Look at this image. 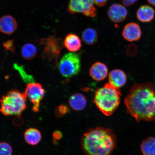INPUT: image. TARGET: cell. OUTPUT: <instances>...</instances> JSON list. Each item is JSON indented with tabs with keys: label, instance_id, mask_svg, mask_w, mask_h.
Instances as JSON below:
<instances>
[{
	"label": "cell",
	"instance_id": "1",
	"mask_svg": "<svg viewBox=\"0 0 155 155\" xmlns=\"http://www.w3.org/2000/svg\"><path fill=\"white\" fill-rule=\"evenodd\" d=\"M124 104L127 113L137 121L155 120V90L152 83L134 85L125 97Z\"/></svg>",
	"mask_w": 155,
	"mask_h": 155
},
{
	"label": "cell",
	"instance_id": "2",
	"mask_svg": "<svg viewBox=\"0 0 155 155\" xmlns=\"http://www.w3.org/2000/svg\"><path fill=\"white\" fill-rule=\"evenodd\" d=\"M117 144L116 136L111 129L97 127L85 133L82 148L86 155H111Z\"/></svg>",
	"mask_w": 155,
	"mask_h": 155
},
{
	"label": "cell",
	"instance_id": "3",
	"mask_svg": "<svg viewBox=\"0 0 155 155\" xmlns=\"http://www.w3.org/2000/svg\"><path fill=\"white\" fill-rule=\"evenodd\" d=\"M121 96L119 88L107 83L95 92L94 101L104 115L110 116L112 115L119 106Z\"/></svg>",
	"mask_w": 155,
	"mask_h": 155
},
{
	"label": "cell",
	"instance_id": "4",
	"mask_svg": "<svg viewBox=\"0 0 155 155\" xmlns=\"http://www.w3.org/2000/svg\"><path fill=\"white\" fill-rule=\"evenodd\" d=\"M27 97L25 92L9 91L1 99V111L5 116H19L26 107Z\"/></svg>",
	"mask_w": 155,
	"mask_h": 155
},
{
	"label": "cell",
	"instance_id": "5",
	"mask_svg": "<svg viewBox=\"0 0 155 155\" xmlns=\"http://www.w3.org/2000/svg\"><path fill=\"white\" fill-rule=\"evenodd\" d=\"M40 44L44 46L41 56L43 59H47L48 61H54L56 65L64 46V42L61 38L55 37L53 35L45 38H41Z\"/></svg>",
	"mask_w": 155,
	"mask_h": 155
},
{
	"label": "cell",
	"instance_id": "6",
	"mask_svg": "<svg viewBox=\"0 0 155 155\" xmlns=\"http://www.w3.org/2000/svg\"><path fill=\"white\" fill-rule=\"evenodd\" d=\"M81 64L80 58L78 54L68 53L62 58L58 64V68L63 76L70 78L79 73Z\"/></svg>",
	"mask_w": 155,
	"mask_h": 155
},
{
	"label": "cell",
	"instance_id": "7",
	"mask_svg": "<svg viewBox=\"0 0 155 155\" xmlns=\"http://www.w3.org/2000/svg\"><path fill=\"white\" fill-rule=\"evenodd\" d=\"M93 0H70L68 11L71 14L81 13L87 17H94L96 10Z\"/></svg>",
	"mask_w": 155,
	"mask_h": 155
},
{
	"label": "cell",
	"instance_id": "8",
	"mask_svg": "<svg viewBox=\"0 0 155 155\" xmlns=\"http://www.w3.org/2000/svg\"><path fill=\"white\" fill-rule=\"evenodd\" d=\"M45 90L39 83H32L27 85L25 94L33 104L32 111L37 112L39 110L40 101L43 98Z\"/></svg>",
	"mask_w": 155,
	"mask_h": 155
},
{
	"label": "cell",
	"instance_id": "9",
	"mask_svg": "<svg viewBox=\"0 0 155 155\" xmlns=\"http://www.w3.org/2000/svg\"><path fill=\"white\" fill-rule=\"evenodd\" d=\"M107 15L112 22L118 23L121 22L126 18L127 11L123 5L115 3L110 6L107 11Z\"/></svg>",
	"mask_w": 155,
	"mask_h": 155
},
{
	"label": "cell",
	"instance_id": "10",
	"mask_svg": "<svg viewBox=\"0 0 155 155\" xmlns=\"http://www.w3.org/2000/svg\"><path fill=\"white\" fill-rule=\"evenodd\" d=\"M122 35L124 38L128 41H136L139 40L141 37L140 28L136 23H129L126 25L124 28Z\"/></svg>",
	"mask_w": 155,
	"mask_h": 155
},
{
	"label": "cell",
	"instance_id": "11",
	"mask_svg": "<svg viewBox=\"0 0 155 155\" xmlns=\"http://www.w3.org/2000/svg\"><path fill=\"white\" fill-rule=\"evenodd\" d=\"M18 28V24L14 17L10 15L2 17L0 20V30L3 34H12Z\"/></svg>",
	"mask_w": 155,
	"mask_h": 155
},
{
	"label": "cell",
	"instance_id": "12",
	"mask_svg": "<svg viewBox=\"0 0 155 155\" xmlns=\"http://www.w3.org/2000/svg\"><path fill=\"white\" fill-rule=\"evenodd\" d=\"M108 73L107 67L100 62L95 63L91 68L90 74L94 80L100 81L104 80Z\"/></svg>",
	"mask_w": 155,
	"mask_h": 155
},
{
	"label": "cell",
	"instance_id": "13",
	"mask_svg": "<svg viewBox=\"0 0 155 155\" xmlns=\"http://www.w3.org/2000/svg\"><path fill=\"white\" fill-rule=\"evenodd\" d=\"M108 79L110 84L119 88L126 84L127 76L125 72L121 70L115 69L110 73Z\"/></svg>",
	"mask_w": 155,
	"mask_h": 155
},
{
	"label": "cell",
	"instance_id": "14",
	"mask_svg": "<svg viewBox=\"0 0 155 155\" xmlns=\"http://www.w3.org/2000/svg\"><path fill=\"white\" fill-rule=\"evenodd\" d=\"M65 47L69 51L76 52L82 47V42L79 37L75 34H68L64 41Z\"/></svg>",
	"mask_w": 155,
	"mask_h": 155
},
{
	"label": "cell",
	"instance_id": "15",
	"mask_svg": "<svg viewBox=\"0 0 155 155\" xmlns=\"http://www.w3.org/2000/svg\"><path fill=\"white\" fill-rule=\"evenodd\" d=\"M154 15V9L148 5L141 6L137 13V19L142 22H150L153 19Z\"/></svg>",
	"mask_w": 155,
	"mask_h": 155
},
{
	"label": "cell",
	"instance_id": "16",
	"mask_svg": "<svg viewBox=\"0 0 155 155\" xmlns=\"http://www.w3.org/2000/svg\"><path fill=\"white\" fill-rule=\"evenodd\" d=\"M69 103L73 109L75 111H81L86 107L87 101L83 95L79 93H76L70 97Z\"/></svg>",
	"mask_w": 155,
	"mask_h": 155
},
{
	"label": "cell",
	"instance_id": "17",
	"mask_svg": "<svg viewBox=\"0 0 155 155\" xmlns=\"http://www.w3.org/2000/svg\"><path fill=\"white\" fill-rule=\"evenodd\" d=\"M25 141L31 145L37 144L41 139V134L39 130L34 128H30L25 131L24 134Z\"/></svg>",
	"mask_w": 155,
	"mask_h": 155
},
{
	"label": "cell",
	"instance_id": "18",
	"mask_svg": "<svg viewBox=\"0 0 155 155\" xmlns=\"http://www.w3.org/2000/svg\"><path fill=\"white\" fill-rule=\"evenodd\" d=\"M141 150L143 155H155V138L148 137L143 141Z\"/></svg>",
	"mask_w": 155,
	"mask_h": 155
},
{
	"label": "cell",
	"instance_id": "19",
	"mask_svg": "<svg viewBox=\"0 0 155 155\" xmlns=\"http://www.w3.org/2000/svg\"><path fill=\"white\" fill-rule=\"evenodd\" d=\"M82 38L85 43L88 45H92L97 41V32L95 29L92 28H87L83 31Z\"/></svg>",
	"mask_w": 155,
	"mask_h": 155
},
{
	"label": "cell",
	"instance_id": "20",
	"mask_svg": "<svg viewBox=\"0 0 155 155\" xmlns=\"http://www.w3.org/2000/svg\"><path fill=\"white\" fill-rule=\"evenodd\" d=\"M21 51L23 58L27 60H31L36 57L37 48L34 45L28 43L23 46Z\"/></svg>",
	"mask_w": 155,
	"mask_h": 155
},
{
	"label": "cell",
	"instance_id": "21",
	"mask_svg": "<svg viewBox=\"0 0 155 155\" xmlns=\"http://www.w3.org/2000/svg\"><path fill=\"white\" fill-rule=\"evenodd\" d=\"M14 68L18 71L21 77L25 82L29 83H34V79L31 75H29L25 71L22 66L18 65L16 64H14Z\"/></svg>",
	"mask_w": 155,
	"mask_h": 155
},
{
	"label": "cell",
	"instance_id": "22",
	"mask_svg": "<svg viewBox=\"0 0 155 155\" xmlns=\"http://www.w3.org/2000/svg\"><path fill=\"white\" fill-rule=\"evenodd\" d=\"M12 149L8 143L2 142L0 144V155H12Z\"/></svg>",
	"mask_w": 155,
	"mask_h": 155
},
{
	"label": "cell",
	"instance_id": "23",
	"mask_svg": "<svg viewBox=\"0 0 155 155\" xmlns=\"http://www.w3.org/2000/svg\"><path fill=\"white\" fill-rule=\"evenodd\" d=\"M69 111L68 107L66 104H61L56 107L55 113L57 117H61L66 115Z\"/></svg>",
	"mask_w": 155,
	"mask_h": 155
},
{
	"label": "cell",
	"instance_id": "24",
	"mask_svg": "<svg viewBox=\"0 0 155 155\" xmlns=\"http://www.w3.org/2000/svg\"><path fill=\"white\" fill-rule=\"evenodd\" d=\"M3 46L6 49L9 50L13 53H15V47L13 44V40H8L4 42Z\"/></svg>",
	"mask_w": 155,
	"mask_h": 155
},
{
	"label": "cell",
	"instance_id": "25",
	"mask_svg": "<svg viewBox=\"0 0 155 155\" xmlns=\"http://www.w3.org/2000/svg\"><path fill=\"white\" fill-rule=\"evenodd\" d=\"M62 134L59 131H54L53 134V137L54 140L55 141H58L61 139L62 137Z\"/></svg>",
	"mask_w": 155,
	"mask_h": 155
},
{
	"label": "cell",
	"instance_id": "26",
	"mask_svg": "<svg viewBox=\"0 0 155 155\" xmlns=\"http://www.w3.org/2000/svg\"><path fill=\"white\" fill-rule=\"evenodd\" d=\"M94 5L98 7H102L106 5L108 0H93Z\"/></svg>",
	"mask_w": 155,
	"mask_h": 155
},
{
	"label": "cell",
	"instance_id": "27",
	"mask_svg": "<svg viewBox=\"0 0 155 155\" xmlns=\"http://www.w3.org/2000/svg\"><path fill=\"white\" fill-rule=\"evenodd\" d=\"M138 0H122L123 4L126 6H130L132 5Z\"/></svg>",
	"mask_w": 155,
	"mask_h": 155
},
{
	"label": "cell",
	"instance_id": "28",
	"mask_svg": "<svg viewBox=\"0 0 155 155\" xmlns=\"http://www.w3.org/2000/svg\"><path fill=\"white\" fill-rule=\"evenodd\" d=\"M148 1L150 4L155 6V0H148Z\"/></svg>",
	"mask_w": 155,
	"mask_h": 155
},
{
	"label": "cell",
	"instance_id": "29",
	"mask_svg": "<svg viewBox=\"0 0 155 155\" xmlns=\"http://www.w3.org/2000/svg\"></svg>",
	"mask_w": 155,
	"mask_h": 155
}]
</instances>
